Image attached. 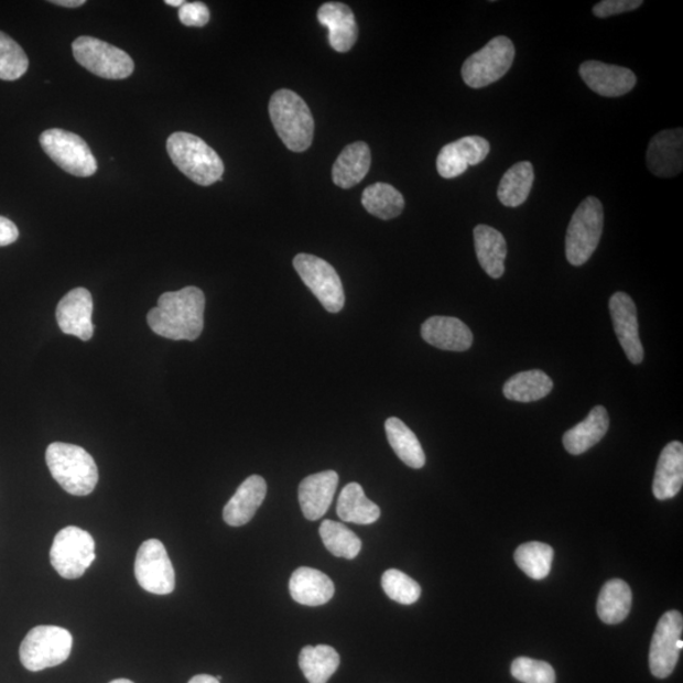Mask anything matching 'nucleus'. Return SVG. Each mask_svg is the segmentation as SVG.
<instances>
[{"mask_svg": "<svg viewBox=\"0 0 683 683\" xmlns=\"http://www.w3.org/2000/svg\"><path fill=\"white\" fill-rule=\"evenodd\" d=\"M336 471H323L304 478L299 485V502L307 520H318L328 511L338 486Z\"/></svg>", "mask_w": 683, "mask_h": 683, "instance_id": "6ab92c4d", "label": "nucleus"}, {"mask_svg": "<svg viewBox=\"0 0 683 683\" xmlns=\"http://www.w3.org/2000/svg\"><path fill=\"white\" fill-rule=\"evenodd\" d=\"M318 21L329 31V45L337 53H347L356 44L358 28L355 14L344 3L323 4L318 11Z\"/></svg>", "mask_w": 683, "mask_h": 683, "instance_id": "4be33fe9", "label": "nucleus"}, {"mask_svg": "<svg viewBox=\"0 0 683 683\" xmlns=\"http://www.w3.org/2000/svg\"><path fill=\"white\" fill-rule=\"evenodd\" d=\"M683 484V446L674 441L668 444L657 464L653 480L655 499L669 500L681 491Z\"/></svg>", "mask_w": 683, "mask_h": 683, "instance_id": "b1692460", "label": "nucleus"}, {"mask_svg": "<svg viewBox=\"0 0 683 683\" xmlns=\"http://www.w3.org/2000/svg\"><path fill=\"white\" fill-rule=\"evenodd\" d=\"M579 75L588 88L608 98L626 96L637 84V76L629 68L595 62V59L581 65Z\"/></svg>", "mask_w": 683, "mask_h": 683, "instance_id": "f3484780", "label": "nucleus"}, {"mask_svg": "<svg viewBox=\"0 0 683 683\" xmlns=\"http://www.w3.org/2000/svg\"><path fill=\"white\" fill-rule=\"evenodd\" d=\"M187 683H220L217 677L209 676V674H198V676H194Z\"/></svg>", "mask_w": 683, "mask_h": 683, "instance_id": "c03bdc74", "label": "nucleus"}, {"mask_svg": "<svg viewBox=\"0 0 683 683\" xmlns=\"http://www.w3.org/2000/svg\"><path fill=\"white\" fill-rule=\"evenodd\" d=\"M134 575L143 590L151 594L169 595L175 590V570L159 540L142 543L135 556Z\"/></svg>", "mask_w": 683, "mask_h": 683, "instance_id": "f8f14e48", "label": "nucleus"}, {"mask_svg": "<svg viewBox=\"0 0 683 683\" xmlns=\"http://www.w3.org/2000/svg\"><path fill=\"white\" fill-rule=\"evenodd\" d=\"M387 437L392 449L403 463L412 468L425 465V455L420 440L399 418H389L386 423Z\"/></svg>", "mask_w": 683, "mask_h": 683, "instance_id": "2f4dec72", "label": "nucleus"}, {"mask_svg": "<svg viewBox=\"0 0 683 683\" xmlns=\"http://www.w3.org/2000/svg\"><path fill=\"white\" fill-rule=\"evenodd\" d=\"M340 659L329 646H306L299 657V665L310 683H327L339 668Z\"/></svg>", "mask_w": 683, "mask_h": 683, "instance_id": "473e14b6", "label": "nucleus"}, {"mask_svg": "<svg viewBox=\"0 0 683 683\" xmlns=\"http://www.w3.org/2000/svg\"><path fill=\"white\" fill-rule=\"evenodd\" d=\"M475 251L483 270L492 279L506 272L507 239L498 229L480 225L474 229Z\"/></svg>", "mask_w": 683, "mask_h": 683, "instance_id": "393cba45", "label": "nucleus"}, {"mask_svg": "<svg viewBox=\"0 0 683 683\" xmlns=\"http://www.w3.org/2000/svg\"><path fill=\"white\" fill-rule=\"evenodd\" d=\"M166 149L174 165L192 182L209 186L221 181L224 161L200 137L176 132L169 137Z\"/></svg>", "mask_w": 683, "mask_h": 683, "instance_id": "7ed1b4c3", "label": "nucleus"}, {"mask_svg": "<svg viewBox=\"0 0 683 683\" xmlns=\"http://www.w3.org/2000/svg\"><path fill=\"white\" fill-rule=\"evenodd\" d=\"M604 229V208L595 196L578 205L572 216L566 235V258L574 267L590 260L600 243Z\"/></svg>", "mask_w": 683, "mask_h": 683, "instance_id": "423d86ee", "label": "nucleus"}, {"mask_svg": "<svg viewBox=\"0 0 683 683\" xmlns=\"http://www.w3.org/2000/svg\"><path fill=\"white\" fill-rule=\"evenodd\" d=\"M51 3L65 8H78L85 4V0H54Z\"/></svg>", "mask_w": 683, "mask_h": 683, "instance_id": "37998d69", "label": "nucleus"}, {"mask_svg": "<svg viewBox=\"0 0 683 683\" xmlns=\"http://www.w3.org/2000/svg\"><path fill=\"white\" fill-rule=\"evenodd\" d=\"M205 295L199 288L187 286L162 294L148 323L158 336L173 340H195L204 328Z\"/></svg>", "mask_w": 683, "mask_h": 683, "instance_id": "f257e3e1", "label": "nucleus"}, {"mask_svg": "<svg viewBox=\"0 0 683 683\" xmlns=\"http://www.w3.org/2000/svg\"><path fill=\"white\" fill-rule=\"evenodd\" d=\"M20 237V230L11 219L0 216V247L10 246Z\"/></svg>", "mask_w": 683, "mask_h": 683, "instance_id": "79ce46f5", "label": "nucleus"}, {"mask_svg": "<svg viewBox=\"0 0 683 683\" xmlns=\"http://www.w3.org/2000/svg\"><path fill=\"white\" fill-rule=\"evenodd\" d=\"M178 20L187 28H203L210 21L209 8L202 2H185L178 8Z\"/></svg>", "mask_w": 683, "mask_h": 683, "instance_id": "ea45409f", "label": "nucleus"}, {"mask_svg": "<svg viewBox=\"0 0 683 683\" xmlns=\"http://www.w3.org/2000/svg\"><path fill=\"white\" fill-rule=\"evenodd\" d=\"M109 683H134V682H132L130 680H126V679H118V680H115V681L109 682Z\"/></svg>", "mask_w": 683, "mask_h": 683, "instance_id": "49530a36", "label": "nucleus"}, {"mask_svg": "<svg viewBox=\"0 0 683 683\" xmlns=\"http://www.w3.org/2000/svg\"><path fill=\"white\" fill-rule=\"evenodd\" d=\"M51 475L62 488L75 497H87L99 480L96 460L75 444L55 442L46 451Z\"/></svg>", "mask_w": 683, "mask_h": 683, "instance_id": "f03ea898", "label": "nucleus"}, {"mask_svg": "<svg viewBox=\"0 0 683 683\" xmlns=\"http://www.w3.org/2000/svg\"><path fill=\"white\" fill-rule=\"evenodd\" d=\"M269 112L280 140L290 151L303 152L311 148L314 119L302 97L289 89L278 90L271 97Z\"/></svg>", "mask_w": 683, "mask_h": 683, "instance_id": "20e7f679", "label": "nucleus"}, {"mask_svg": "<svg viewBox=\"0 0 683 683\" xmlns=\"http://www.w3.org/2000/svg\"><path fill=\"white\" fill-rule=\"evenodd\" d=\"M289 590L293 599L305 606H321L332 600L335 584L322 571L301 567L290 578Z\"/></svg>", "mask_w": 683, "mask_h": 683, "instance_id": "5701e85b", "label": "nucleus"}, {"mask_svg": "<svg viewBox=\"0 0 683 683\" xmlns=\"http://www.w3.org/2000/svg\"><path fill=\"white\" fill-rule=\"evenodd\" d=\"M165 3L167 6H171V7H178V8H181L185 2H183V0H166Z\"/></svg>", "mask_w": 683, "mask_h": 683, "instance_id": "a18cd8bd", "label": "nucleus"}, {"mask_svg": "<svg viewBox=\"0 0 683 683\" xmlns=\"http://www.w3.org/2000/svg\"><path fill=\"white\" fill-rule=\"evenodd\" d=\"M40 144L46 155L66 173L79 177L97 173V159L80 135L53 128L40 135Z\"/></svg>", "mask_w": 683, "mask_h": 683, "instance_id": "6e6552de", "label": "nucleus"}, {"mask_svg": "<svg viewBox=\"0 0 683 683\" xmlns=\"http://www.w3.org/2000/svg\"><path fill=\"white\" fill-rule=\"evenodd\" d=\"M631 608V590L622 579H611L601 588L596 611L605 625L615 626L625 621Z\"/></svg>", "mask_w": 683, "mask_h": 683, "instance_id": "c85d7f7f", "label": "nucleus"}, {"mask_svg": "<svg viewBox=\"0 0 683 683\" xmlns=\"http://www.w3.org/2000/svg\"><path fill=\"white\" fill-rule=\"evenodd\" d=\"M643 6L642 0H604L594 6V14L597 19H609V17L631 12Z\"/></svg>", "mask_w": 683, "mask_h": 683, "instance_id": "a19ab883", "label": "nucleus"}, {"mask_svg": "<svg viewBox=\"0 0 683 683\" xmlns=\"http://www.w3.org/2000/svg\"><path fill=\"white\" fill-rule=\"evenodd\" d=\"M96 557V542L78 527L62 529L50 551L51 565L59 576L67 579L80 578Z\"/></svg>", "mask_w": 683, "mask_h": 683, "instance_id": "0eeeda50", "label": "nucleus"}, {"mask_svg": "<svg viewBox=\"0 0 683 683\" xmlns=\"http://www.w3.org/2000/svg\"><path fill=\"white\" fill-rule=\"evenodd\" d=\"M514 57L516 47L511 40L506 36L495 37L466 59L463 79L473 89L488 87L510 71Z\"/></svg>", "mask_w": 683, "mask_h": 683, "instance_id": "9d476101", "label": "nucleus"}, {"mask_svg": "<svg viewBox=\"0 0 683 683\" xmlns=\"http://www.w3.org/2000/svg\"><path fill=\"white\" fill-rule=\"evenodd\" d=\"M361 202L370 215L382 220L399 217L405 207L403 194L386 183H376L366 187Z\"/></svg>", "mask_w": 683, "mask_h": 683, "instance_id": "72a5a7b5", "label": "nucleus"}, {"mask_svg": "<svg viewBox=\"0 0 683 683\" xmlns=\"http://www.w3.org/2000/svg\"><path fill=\"white\" fill-rule=\"evenodd\" d=\"M683 618L676 610L665 612L657 625L651 651H649V668L657 679H668L676 669L681 649Z\"/></svg>", "mask_w": 683, "mask_h": 683, "instance_id": "ddd939ff", "label": "nucleus"}, {"mask_svg": "<svg viewBox=\"0 0 683 683\" xmlns=\"http://www.w3.org/2000/svg\"><path fill=\"white\" fill-rule=\"evenodd\" d=\"M73 54L84 68L102 79L122 80L131 76L134 63L123 50L90 36L76 39Z\"/></svg>", "mask_w": 683, "mask_h": 683, "instance_id": "1a4fd4ad", "label": "nucleus"}, {"mask_svg": "<svg viewBox=\"0 0 683 683\" xmlns=\"http://www.w3.org/2000/svg\"><path fill=\"white\" fill-rule=\"evenodd\" d=\"M422 337L443 351L465 353L474 344V335L463 321L454 317H432L422 326Z\"/></svg>", "mask_w": 683, "mask_h": 683, "instance_id": "aec40b11", "label": "nucleus"}, {"mask_svg": "<svg viewBox=\"0 0 683 683\" xmlns=\"http://www.w3.org/2000/svg\"><path fill=\"white\" fill-rule=\"evenodd\" d=\"M268 494V484L259 475H252L239 486L224 510L225 522L230 527H242L254 517Z\"/></svg>", "mask_w": 683, "mask_h": 683, "instance_id": "412c9836", "label": "nucleus"}, {"mask_svg": "<svg viewBox=\"0 0 683 683\" xmlns=\"http://www.w3.org/2000/svg\"><path fill=\"white\" fill-rule=\"evenodd\" d=\"M534 183V169L531 162H518L503 174L498 189V198L509 208H517L527 202Z\"/></svg>", "mask_w": 683, "mask_h": 683, "instance_id": "7c9ffc66", "label": "nucleus"}, {"mask_svg": "<svg viewBox=\"0 0 683 683\" xmlns=\"http://www.w3.org/2000/svg\"><path fill=\"white\" fill-rule=\"evenodd\" d=\"M553 381L541 370L519 372L510 378L502 392L507 399L518 403H532L551 394Z\"/></svg>", "mask_w": 683, "mask_h": 683, "instance_id": "c756f323", "label": "nucleus"}, {"mask_svg": "<svg viewBox=\"0 0 683 683\" xmlns=\"http://www.w3.org/2000/svg\"><path fill=\"white\" fill-rule=\"evenodd\" d=\"M683 131L682 128L657 133L649 142L647 165L649 171L659 177H673L683 167Z\"/></svg>", "mask_w": 683, "mask_h": 683, "instance_id": "a211bd4d", "label": "nucleus"}, {"mask_svg": "<svg viewBox=\"0 0 683 683\" xmlns=\"http://www.w3.org/2000/svg\"><path fill=\"white\" fill-rule=\"evenodd\" d=\"M371 166V151L365 142L349 144L333 165V182L342 189H349L364 181Z\"/></svg>", "mask_w": 683, "mask_h": 683, "instance_id": "bb28decb", "label": "nucleus"}, {"mask_svg": "<svg viewBox=\"0 0 683 683\" xmlns=\"http://www.w3.org/2000/svg\"><path fill=\"white\" fill-rule=\"evenodd\" d=\"M337 516L346 523L369 525L378 522L381 510L375 502L366 498L360 484L351 483L346 485L339 495Z\"/></svg>", "mask_w": 683, "mask_h": 683, "instance_id": "cd10ccee", "label": "nucleus"}, {"mask_svg": "<svg viewBox=\"0 0 683 683\" xmlns=\"http://www.w3.org/2000/svg\"><path fill=\"white\" fill-rule=\"evenodd\" d=\"M615 335L631 364H642L644 348L639 338L637 306L628 294L615 293L609 303Z\"/></svg>", "mask_w": 683, "mask_h": 683, "instance_id": "4468645a", "label": "nucleus"}, {"mask_svg": "<svg viewBox=\"0 0 683 683\" xmlns=\"http://www.w3.org/2000/svg\"><path fill=\"white\" fill-rule=\"evenodd\" d=\"M490 152V143L480 135L464 137L444 147L437 159L438 174L455 178L466 173L469 166L481 164Z\"/></svg>", "mask_w": 683, "mask_h": 683, "instance_id": "2eb2a0df", "label": "nucleus"}, {"mask_svg": "<svg viewBox=\"0 0 683 683\" xmlns=\"http://www.w3.org/2000/svg\"><path fill=\"white\" fill-rule=\"evenodd\" d=\"M381 585L390 599L401 605H412L422 595V587L415 579L394 568L382 575Z\"/></svg>", "mask_w": 683, "mask_h": 683, "instance_id": "4c0bfd02", "label": "nucleus"}, {"mask_svg": "<svg viewBox=\"0 0 683 683\" xmlns=\"http://www.w3.org/2000/svg\"><path fill=\"white\" fill-rule=\"evenodd\" d=\"M553 559L552 546L541 542L520 545L514 556L518 567L533 579H543L550 575Z\"/></svg>", "mask_w": 683, "mask_h": 683, "instance_id": "c9c22d12", "label": "nucleus"}, {"mask_svg": "<svg viewBox=\"0 0 683 683\" xmlns=\"http://www.w3.org/2000/svg\"><path fill=\"white\" fill-rule=\"evenodd\" d=\"M319 534L326 549L333 556L354 560L361 552L362 542L351 529L333 520H324Z\"/></svg>", "mask_w": 683, "mask_h": 683, "instance_id": "f704fd0d", "label": "nucleus"}, {"mask_svg": "<svg viewBox=\"0 0 683 683\" xmlns=\"http://www.w3.org/2000/svg\"><path fill=\"white\" fill-rule=\"evenodd\" d=\"M93 296L89 290L84 288L73 289L62 301L56 310V319L59 329L65 335H71L89 340L94 335L91 322Z\"/></svg>", "mask_w": 683, "mask_h": 683, "instance_id": "dca6fc26", "label": "nucleus"}, {"mask_svg": "<svg viewBox=\"0 0 683 683\" xmlns=\"http://www.w3.org/2000/svg\"><path fill=\"white\" fill-rule=\"evenodd\" d=\"M29 57L17 42L0 31V79L14 82L28 73Z\"/></svg>", "mask_w": 683, "mask_h": 683, "instance_id": "e433bc0d", "label": "nucleus"}, {"mask_svg": "<svg viewBox=\"0 0 683 683\" xmlns=\"http://www.w3.org/2000/svg\"><path fill=\"white\" fill-rule=\"evenodd\" d=\"M294 269L303 283L317 296L321 304L329 313H338L345 306V292L340 278L326 260L317 256L301 253L295 256Z\"/></svg>", "mask_w": 683, "mask_h": 683, "instance_id": "9b49d317", "label": "nucleus"}, {"mask_svg": "<svg viewBox=\"0 0 683 683\" xmlns=\"http://www.w3.org/2000/svg\"><path fill=\"white\" fill-rule=\"evenodd\" d=\"M512 677L523 683H556V672L544 661L519 657L511 663Z\"/></svg>", "mask_w": 683, "mask_h": 683, "instance_id": "58836bf2", "label": "nucleus"}, {"mask_svg": "<svg viewBox=\"0 0 683 683\" xmlns=\"http://www.w3.org/2000/svg\"><path fill=\"white\" fill-rule=\"evenodd\" d=\"M72 649L71 631L55 626H40L31 629L23 639L20 659L25 670L39 672L64 663L71 657Z\"/></svg>", "mask_w": 683, "mask_h": 683, "instance_id": "39448f33", "label": "nucleus"}, {"mask_svg": "<svg viewBox=\"0 0 683 683\" xmlns=\"http://www.w3.org/2000/svg\"><path fill=\"white\" fill-rule=\"evenodd\" d=\"M609 425L608 410L600 405L595 406L584 422L563 435V446L571 455H583L605 437Z\"/></svg>", "mask_w": 683, "mask_h": 683, "instance_id": "a878e982", "label": "nucleus"}]
</instances>
